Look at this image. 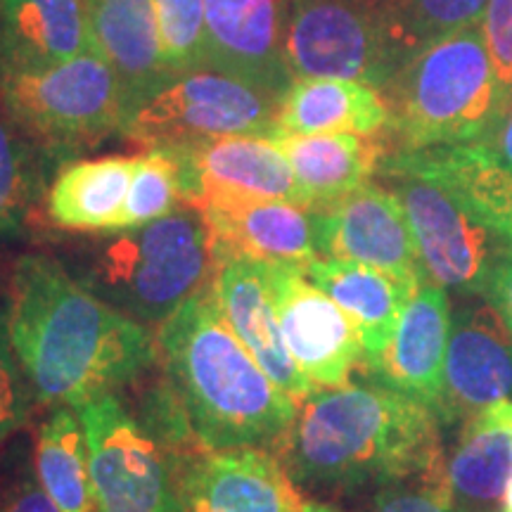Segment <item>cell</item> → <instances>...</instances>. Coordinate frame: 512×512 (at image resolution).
I'll return each mask as SVG.
<instances>
[{
	"mask_svg": "<svg viewBox=\"0 0 512 512\" xmlns=\"http://www.w3.org/2000/svg\"><path fill=\"white\" fill-rule=\"evenodd\" d=\"M309 280L354 320L363 342V366H370L387 349L403 309L415 287L401 283L377 268L318 256L304 268Z\"/></svg>",
	"mask_w": 512,
	"mask_h": 512,
	"instance_id": "cell-22",
	"label": "cell"
},
{
	"mask_svg": "<svg viewBox=\"0 0 512 512\" xmlns=\"http://www.w3.org/2000/svg\"><path fill=\"white\" fill-rule=\"evenodd\" d=\"M486 3L489 0H399L392 22L394 74L434 41L477 24Z\"/></svg>",
	"mask_w": 512,
	"mask_h": 512,
	"instance_id": "cell-30",
	"label": "cell"
},
{
	"mask_svg": "<svg viewBox=\"0 0 512 512\" xmlns=\"http://www.w3.org/2000/svg\"><path fill=\"white\" fill-rule=\"evenodd\" d=\"M489 411L512 430V401H498L494 406H489Z\"/></svg>",
	"mask_w": 512,
	"mask_h": 512,
	"instance_id": "cell-39",
	"label": "cell"
},
{
	"mask_svg": "<svg viewBox=\"0 0 512 512\" xmlns=\"http://www.w3.org/2000/svg\"><path fill=\"white\" fill-rule=\"evenodd\" d=\"M88 48L83 0H0V74L41 72Z\"/></svg>",
	"mask_w": 512,
	"mask_h": 512,
	"instance_id": "cell-21",
	"label": "cell"
},
{
	"mask_svg": "<svg viewBox=\"0 0 512 512\" xmlns=\"http://www.w3.org/2000/svg\"><path fill=\"white\" fill-rule=\"evenodd\" d=\"M387 124L389 110L382 93L351 79H294L278 107V136L354 133L373 138Z\"/></svg>",
	"mask_w": 512,
	"mask_h": 512,
	"instance_id": "cell-23",
	"label": "cell"
},
{
	"mask_svg": "<svg viewBox=\"0 0 512 512\" xmlns=\"http://www.w3.org/2000/svg\"><path fill=\"white\" fill-rule=\"evenodd\" d=\"M501 512H512V479L505 486V494H503V505H501Z\"/></svg>",
	"mask_w": 512,
	"mask_h": 512,
	"instance_id": "cell-41",
	"label": "cell"
},
{
	"mask_svg": "<svg viewBox=\"0 0 512 512\" xmlns=\"http://www.w3.org/2000/svg\"><path fill=\"white\" fill-rule=\"evenodd\" d=\"M0 512H60L27 458L15 456L0 463Z\"/></svg>",
	"mask_w": 512,
	"mask_h": 512,
	"instance_id": "cell-35",
	"label": "cell"
},
{
	"mask_svg": "<svg viewBox=\"0 0 512 512\" xmlns=\"http://www.w3.org/2000/svg\"><path fill=\"white\" fill-rule=\"evenodd\" d=\"M207 69L283 98L287 64V0H204Z\"/></svg>",
	"mask_w": 512,
	"mask_h": 512,
	"instance_id": "cell-16",
	"label": "cell"
},
{
	"mask_svg": "<svg viewBox=\"0 0 512 512\" xmlns=\"http://www.w3.org/2000/svg\"><path fill=\"white\" fill-rule=\"evenodd\" d=\"M34 403V392L12 347L8 309L0 304V446L27 427Z\"/></svg>",
	"mask_w": 512,
	"mask_h": 512,
	"instance_id": "cell-33",
	"label": "cell"
},
{
	"mask_svg": "<svg viewBox=\"0 0 512 512\" xmlns=\"http://www.w3.org/2000/svg\"><path fill=\"white\" fill-rule=\"evenodd\" d=\"M484 140L494 147L496 155L501 157L503 164L512 171V95L505 100L501 119H498L494 131H491L489 138H484Z\"/></svg>",
	"mask_w": 512,
	"mask_h": 512,
	"instance_id": "cell-38",
	"label": "cell"
},
{
	"mask_svg": "<svg viewBox=\"0 0 512 512\" xmlns=\"http://www.w3.org/2000/svg\"><path fill=\"white\" fill-rule=\"evenodd\" d=\"M477 24L508 100L512 95V0H489Z\"/></svg>",
	"mask_w": 512,
	"mask_h": 512,
	"instance_id": "cell-36",
	"label": "cell"
},
{
	"mask_svg": "<svg viewBox=\"0 0 512 512\" xmlns=\"http://www.w3.org/2000/svg\"><path fill=\"white\" fill-rule=\"evenodd\" d=\"M214 266L235 256L306 268L318 259L316 219L299 204L211 192L202 202Z\"/></svg>",
	"mask_w": 512,
	"mask_h": 512,
	"instance_id": "cell-15",
	"label": "cell"
},
{
	"mask_svg": "<svg viewBox=\"0 0 512 512\" xmlns=\"http://www.w3.org/2000/svg\"><path fill=\"white\" fill-rule=\"evenodd\" d=\"M188 145L200 171L204 197L211 192H235L306 207L292 166L273 138L221 136Z\"/></svg>",
	"mask_w": 512,
	"mask_h": 512,
	"instance_id": "cell-25",
	"label": "cell"
},
{
	"mask_svg": "<svg viewBox=\"0 0 512 512\" xmlns=\"http://www.w3.org/2000/svg\"><path fill=\"white\" fill-rule=\"evenodd\" d=\"M451 311L444 287L432 280L418 287L403 309L387 349L366 368L375 382L437 408L444 384V361Z\"/></svg>",
	"mask_w": 512,
	"mask_h": 512,
	"instance_id": "cell-19",
	"label": "cell"
},
{
	"mask_svg": "<svg viewBox=\"0 0 512 512\" xmlns=\"http://www.w3.org/2000/svg\"><path fill=\"white\" fill-rule=\"evenodd\" d=\"M320 256L377 268L418 290L427 273L411 223L392 190L366 183L330 207L313 211Z\"/></svg>",
	"mask_w": 512,
	"mask_h": 512,
	"instance_id": "cell-12",
	"label": "cell"
},
{
	"mask_svg": "<svg viewBox=\"0 0 512 512\" xmlns=\"http://www.w3.org/2000/svg\"><path fill=\"white\" fill-rule=\"evenodd\" d=\"M396 3L399 0H287L292 79H351L380 91L394 74Z\"/></svg>",
	"mask_w": 512,
	"mask_h": 512,
	"instance_id": "cell-8",
	"label": "cell"
},
{
	"mask_svg": "<svg viewBox=\"0 0 512 512\" xmlns=\"http://www.w3.org/2000/svg\"><path fill=\"white\" fill-rule=\"evenodd\" d=\"M83 12L91 50L117 76L128 124L147 100L176 81L164 64L155 0H83Z\"/></svg>",
	"mask_w": 512,
	"mask_h": 512,
	"instance_id": "cell-17",
	"label": "cell"
},
{
	"mask_svg": "<svg viewBox=\"0 0 512 512\" xmlns=\"http://www.w3.org/2000/svg\"><path fill=\"white\" fill-rule=\"evenodd\" d=\"M280 95L200 69L164 86L128 119L124 136L143 150L221 136H278Z\"/></svg>",
	"mask_w": 512,
	"mask_h": 512,
	"instance_id": "cell-9",
	"label": "cell"
},
{
	"mask_svg": "<svg viewBox=\"0 0 512 512\" xmlns=\"http://www.w3.org/2000/svg\"><path fill=\"white\" fill-rule=\"evenodd\" d=\"M273 140L290 162L311 211L330 207L363 188L382 164V147L368 136L320 133L278 136Z\"/></svg>",
	"mask_w": 512,
	"mask_h": 512,
	"instance_id": "cell-26",
	"label": "cell"
},
{
	"mask_svg": "<svg viewBox=\"0 0 512 512\" xmlns=\"http://www.w3.org/2000/svg\"><path fill=\"white\" fill-rule=\"evenodd\" d=\"M302 512H339V510H335L328 503H304Z\"/></svg>",
	"mask_w": 512,
	"mask_h": 512,
	"instance_id": "cell-40",
	"label": "cell"
},
{
	"mask_svg": "<svg viewBox=\"0 0 512 512\" xmlns=\"http://www.w3.org/2000/svg\"><path fill=\"white\" fill-rule=\"evenodd\" d=\"M74 411L86 434L98 512H181L174 465L117 394Z\"/></svg>",
	"mask_w": 512,
	"mask_h": 512,
	"instance_id": "cell-10",
	"label": "cell"
},
{
	"mask_svg": "<svg viewBox=\"0 0 512 512\" xmlns=\"http://www.w3.org/2000/svg\"><path fill=\"white\" fill-rule=\"evenodd\" d=\"M181 512H302L304 498L266 448H200L176 467Z\"/></svg>",
	"mask_w": 512,
	"mask_h": 512,
	"instance_id": "cell-14",
	"label": "cell"
},
{
	"mask_svg": "<svg viewBox=\"0 0 512 512\" xmlns=\"http://www.w3.org/2000/svg\"><path fill=\"white\" fill-rule=\"evenodd\" d=\"M512 399V330L489 299L463 304L451 318L437 418L467 422Z\"/></svg>",
	"mask_w": 512,
	"mask_h": 512,
	"instance_id": "cell-13",
	"label": "cell"
},
{
	"mask_svg": "<svg viewBox=\"0 0 512 512\" xmlns=\"http://www.w3.org/2000/svg\"><path fill=\"white\" fill-rule=\"evenodd\" d=\"M389 133L399 150L489 138L505 93L479 24L453 31L420 50L380 88Z\"/></svg>",
	"mask_w": 512,
	"mask_h": 512,
	"instance_id": "cell-4",
	"label": "cell"
},
{
	"mask_svg": "<svg viewBox=\"0 0 512 512\" xmlns=\"http://www.w3.org/2000/svg\"><path fill=\"white\" fill-rule=\"evenodd\" d=\"M34 470L60 512H98L86 434L72 408H55L36 434Z\"/></svg>",
	"mask_w": 512,
	"mask_h": 512,
	"instance_id": "cell-28",
	"label": "cell"
},
{
	"mask_svg": "<svg viewBox=\"0 0 512 512\" xmlns=\"http://www.w3.org/2000/svg\"><path fill=\"white\" fill-rule=\"evenodd\" d=\"M486 299L501 311L505 323H508L512 330V254L503 261V266L498 268L494 285H491V292Z\"/></svg>",
	"mask_w": 512,
	"mask_h": 512,
	"instance_id": "cell-37",
	"label": "cell"
},
{
	"mask_svg": "<svg viewBox=\"0 0 512 512\" xmlns=\"http://www.w3.org/2000/svg\"><path fill=\"white\" fill-rule=\"evenodd\" d=\"M8 325L38 406L79 408L117 394L157 361L152 332L74 280L57 259L12 266Z\"/></svg>",
	"mask_w": 512,
	"mask_h": 512,
	"instance_id": "cell-1",
	"label": "cell"
},
{
	"mask_svg": "<svg viewBox=\"0 0 512 512\" xmlns=\"http://www.w3.org/2000/svg\"><path fill=\"white\" fill-rule=\"evenodd\" d=\"M268 285L283 342L306 380L316 389L349 384L354 368L363 363L354 320L311 283L304 268L268 264Z\"/></svg>",
	"mask_w": 512,
	"mask_h": 512,
	"instance_id": "cell-11",
	"label": "cell"
},
{
	"mask_svg": "<svg viewBox=\"0 0 512 512\" xmlns=\"http://www.w3.org/2000/svg\"><path fill=\"white\" fill-rule=\"evenodd\" d=\"M411 223L427 278L465 297H489L512 235L465 207L444 185L415 174H384Z\"/></svg>",
	"mask_w": 512,
	"mask_h": 512,
	"instance_id": "cell-7",
	"label": "cell"
},
{
	"mask_svg": "<svg viewBox=\"0 0 512 512\" xmlns=\"http://www.w3.org/2000/svg\"><path fill=\"white\" fill-rule=\"evenodd\" d=\"M512 479V430L489 408L463 422L444 465L448 494L460 512H501Z\"/></svg>",
	"mask_w": 512,
	"mask_h": 512,
	"instance_id": "cell-27",
	"label": "cell"
},
{
	"mask_svg": "<svg viewBox=\"0 0 512 512\" xmlns=\"http://www.w3.org/2000/svg\"><path fill=\"white\" fill-rule=\"evenodd\" d=\"M0 100L50 157L91 147L126 124L117 76L91 48L41 72L0 74Z\"/></svg>",
	"mask_w": 512,
	"mask_h": 512,
	"instance_id": "cell-6",
	"label": "cell"
},
{
	"mask_svg": "<svg viewBox=\"0 0 512 512\" xmlns=\"http://www.w3.org/2000/svg\"><path fill=\"white\" fill-rule=\"evenodd\" d=\"M377 171L432 178L491 226L512 235V171L486 140L394 152Z\"/></svg>",
	"mask_w": 512,
	"mask_h": 512,
	"instance_id": "cell-20",
	"label": "cell"
},
{
	"mask_svg": "<svg viewBox=\"0 0 512 512\" xmlns=\"http://www.w3.org/2000/svg\"><path fill=\"white\" fill-rule=\"evenodd\" d=\"M159 41L169 74L181 79L185 74L207 69L204 60V0H155Z\"/></svg>",
	"mask_w": 512,
	"mask_h": 512,
	"instance_id": "cell-32",
	"label": "cell"
},
{
	"mask_svg": "<svg viewBox=\"0 0 512 512\" xmlns=\"http://www.w3.org/2000/svg\"><path fill=\"white\" fill-rule=\"evenodd\" d=\"M157 356L211 451H273L297 413L223 316L211 283L159 325Z\"/></svg>",
	"mask_w": 512,
	"mask_h": 512,
	"instance_id": "cell-3",
	"label": "cell"
},
{
	"mask_svg": "<svg viewBox=\"0 0 512 512\" xmlns=\"http://www.w3.org/2000/svg\"><path fill=\"white\" fill-rule=\"evenodd\" d=\"M93 256L88 290L143 325H162L214 278L209 228L195 207L114 233Z\"/></svg>",
	"mask_w": 512,
	"mask_h": 512,
	"instance_id": "cell-5",
	"label": "cell"
},
{
	"mask_svg": "<svg viewBox=\"0 0 512 512\" xmlns=\"http://www.w3.org/2000/svg\"><path fill=\"white\" fill-rule=\"evenodd\" d=\"M178 204L183 207L181 178L174 157L164 147H152L138 157L121 219V233L174 214Z\"/></svg>",
	"mask_w": 512,
	"mask_h": 512,
	"instance_id": "cell-31",
	"label": "cell"
},
{
	"mask_svg": "<svg viewBox=\"0 0 512 512\" xmlns=\"http://www.w3.org/2000/svg\"><path fill=\"white\" fill-rule=\"evenodd\" d=\"M211 287L228 325L268 377L294 401H302L304 396L316 392V387L292 361L283 342L271 285H268L266 261L249 259V256L221 261L214 268Z\"/></svg>",
	"mask_w": 512,
	"mask_h": 512,
	"instance_id": "cell-18",
	"label": "cell"
},
{
	"mask_svg": "<svg viewBox=\"0 0 512 512\" xmlns=\"http://www.w3.org/2000/svg\"><path fill=\"white\" fill-rule=\"evenodd\" d=\"M136 164L124 155L64 164L46 192L48 221L74 233H121Z\"/></svg>",
	"mask_w": 512,
	"mask_h": 512,
	"instance_id": "cell-24",
	"label": "cell"
},
{
	"mask_svg": "<svg viewBox=\"0 0 512 512\" xmlns=\"http://www.w3.org/2000/svg\"><path fill=\"white\" fill-rule=\"evenodd\" d=\"M373 512H460L448 494L444 472L434 477L406 479L377 491Z\"/></svg>",
	"mask_w": 512,
	"mask_h": 512,
	"instance_id": "cell-34",
	"label": "cell"
},
{
	"mask_svg": "<svg viewBox=\"0 0 512 512\" xmlns=\"http://www.w3.org/2000/svg\"><path fill=\"white\" fill-rule=\"evenodd\" d=\"M48 152L12 119L0 100V242L22 238L43 200Z\"/></svg>",
	"mask_w": 512,
	"mask_h": 512,
	"instance_id": "cell-29",
	"label": "cell"
},
{
	"mask_svg": "<svg viewBox=\"0 0 512 512\" xmlns=\"http://www.w3.org/2000/svg\"><path fill=\"white\" fill-rule=\"evenodd\" d=\"M297 486L354 491L444 472L439 418L380 382L316 389L273 448Z\"/></svg>",
	"mask_w": 512,
	"mask_h": 512,
	"instance_id": "cell-2",
	"label": "cell"
}]
</instances>
